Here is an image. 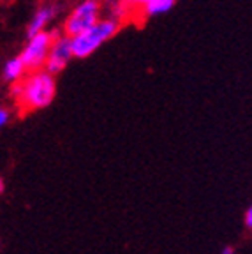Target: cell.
<instances>
[{"label": "cell", "instance_id": "6da1fadb", "mask_svg": "<svg viewBox=\"0 0 252 254\" xmlns=\"http://www.w3.org/2000/svg\"><path fill=\"white\" fill-rule=\"evenodd\" d=\"M11 94L23 113L44 110L55 101L57 78L46 69L28 71L18 83L12 85Z\"/></svg>", "mask_w": 252, "mask_h": 254}, {"label": "cell", "instance_id": "7a4b0ae2", "mask_svg": "<svg viewBox=\"0 0 252 254\" xmlns=\"http://www.w3.org/2000/svg\"><path fill=\"white\" fill-rule=\"evenodd\" d=\"M122 25L119 21L101 16L92 27H88L87 30L79 32L76 36L71 37V50L74 59H87V57L94 55L99 48L104 43L115 37L119 34Z\"/></svg>", "mask_w": 252, "mask_h": 254}, {"label": "cell", "instance_id": "3957f363", "mask_svg": "<svg viewBox=\"0 0 252 254\" xmlns=\"http://www.w3.org/2000/svg\"><path fill=\"white\" fill-rule=\"evenodd\" d=\"M57 30H41L28 36L27 43H25L23 50L20 53L21 62L25 64L27 71H37V69L44 67V62L48 59V52L53 43V37L57 36Z\"/></svg>", "mask_w": 252, "mask_h": 254}, {"label": "cell", "instance_id": "277c9868", "mask_svg": "<svg viewBox=\"0 0 252 254\" xmlns=\"http://www.w3.org/2000/svg\"><path fill=\"white\" fill-rule=\"evenodd\" d=\"M101 16H103V11H101V2L99 0H81L65 16L62 25V34H65L69 37L76 36L79 32L92 27Z\"/></svg>", "mask_w": 252, "mask_h": 254}, {"label": "cell", "instance_id": "5b68a950", "mask_svg": "<svg viewBox=\"0 0 252 254\" xmlns=\"http://www.w3.org/2000/svg\"><path fill=\"white\" fill-rule=\"evenodd\" d=\"M74 59L72 57L71 50V37L59 32L55 37H53V43L50 46V52H48V59L44 62V67L50 74L57 76L67 67V64Z\"/></svg>", "mask_w": 252, "mask_h": 254}, {"label": "cell", "instance_id": "8992f818", "mask_svg": "<svg viewBox=\"0 0 252 254\" xmlns=\"http://www.w3.org/2000/svg\"><path fill=\"white\" fill-rule=\"evenodd\" d=\"M99 2H101L103 16L119 21L120 25L127 23L134 18V11L130 7L129 0H99Z\"/></svg>", "mask_w": 252, "mask_h": 254}, {"label": "cell", "instance_id": "52a82bcc", "mask_svg": "<svg viewBox=\"0 0 252 254\" xmlns=\"http://www.w3.org/2000/svg\"><path fill=\"white\" fill-rule=\"evenodd\" d=\"M59 14V7L53 4H44L37 9L30 18V23L27 27V34L32 36V34H36V32L41 30H48V27L53 23V20L57 18Z\"/></svg>", "mask_w": 252, "mask_h": 254}, {"label": "cell", "instance_id": "ba28073f", "mask_svg": "<svg viewBox=\"0 0 252 254\" xmlns=\"http://www.w3.org/2000/svg\"><path fill=\"white\" fill-rule=\"evenodd\" d=\"M27 72L28 71H27V67H25V64L21 62L20 55L11 57L9 60H5L4 67H2V78H4L5 83L14 85V83H18Z\"/></svg>", "mask_w": 252, "mask_h": 254}, {"label": "cell", "instance_id": "9c48e42d", "mask_svg": "<svg viewBox=\"0 0 252 254\" xmlns=\"http://www.w3.org/2000/svg\"><path fill=\"white\" fill-rule=\"evenodd\" d=\"M177 4V0H146L141 5V9L138 11V16H145V18H154L159 14H166L168 11L173 9V5Z\"/></svg>", "mask_w": 252, "mask_h": 254}, {"label": "cell", "instance_id": "30bf717a", "mask_svg": "<svg viewBox=\"0 0 252 254\" xmlns=\"http://www.w3.org/2000/svg\"><path fill=\"white\" fill-rule=\"evenodd\" d=\"M9 120H11V111H9L7 106L0 104V131H2V129L7 126Z\"/></svg>", "mask_w": 252, "mask_h": 254}, {"label": "cell", "instance_id": "8fae6325", "mask_svg": "<svg viewBox=\"0 0 252 254\" xmlns=\"http://www.w3.org/2000/svg\"><path fill=\"white\" fill-rule=\"evenodd\" d=\"M244 224H245V228L247 230H251L252 228V208L249 206L247 210H245V214H244Z\"/></svg>", "mask_w": 252, "mask_h": 254}, {"label": "cell", "instance_id": "7c38bea8", "mask_svg": "<svg viewBox=\"0 0 252 254\" xmlns=\"http://www.w3.org/2000/svg\"><path fill=\"white\" fill-rule=\"evenodd\" d=\"M146 0H129V4H130V7H132V11H134V18H136V14H138V11L141 9V5L145 4Z\"/></svg>", "mask_w": 252, "mask_h": 254}, {"label": "cell", "instance_id": "4fadbf2b", "mask_svg": "<svg viewBox=\"0 0 252 254\" xmlns=\"http://www.w3.org/2000/svg\"><path fill=\"white\" fill-rule=\"evenodd\" d=\"M221 254H235V247H233V246H226V247H222Z\"/></svg>", "mask_w": 252, "mask_h": 254}, {"label": "cell", "instance_id": "5bb4252c", "mask_svg": "<svg viewBox=\"0 0 252 254\" xmlns=\"http://www.w3.org/2000/svg\"><path fill=\"white\" fill-rule=\"evenodd\" d=\"M2 192H4V179L0 177V194H2Z\"/></svg>", "mask_w": 252, "mask_h": 254}]
</instances>
